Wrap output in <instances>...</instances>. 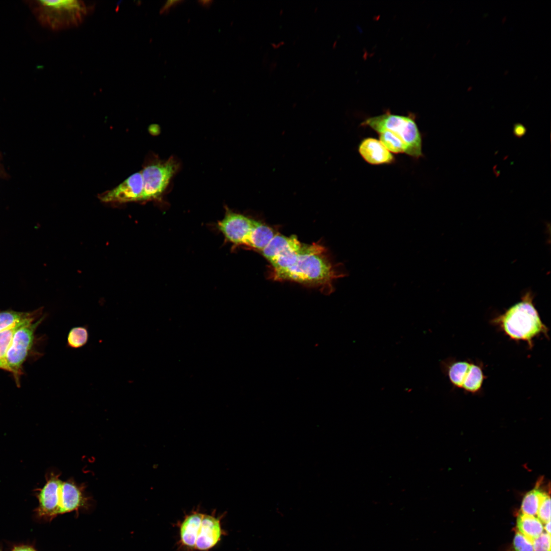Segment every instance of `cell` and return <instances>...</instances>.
<instances>
[{
  "mask_svg": "<svg viewBox=\"0 0 551 551\" xmlns=\"http://www.w3.org/2000/svg\"><path fill=\"white\" fill-rule=\"evenodd\" d=\"M221 516L205 514L196 539L195 549L208 551L220 541L224 531L221 527Z\"/></svg>",
  "mask_w": 551,
  "mask_h": 551,
  "instance_id": "cell-11",
  "label": "cell"
},
{
  "mask_svg": "<svg viewBox=\"0 0 551 551\" xmlns=\"http://www.w3.org/2000/svg\"><path fill=\"white\" fill-rule=\"evenodd\" d=\"M534 551H550V535L541 533L533 542Z\"/></svg>",
  "mask_w": 551,
  "mask_h": 551,
  "instance_id": "cell-26",
  "label": "cell"
},
{
  "mask_svg": "<svg viewBox=\"0 0 551 551\" xmlns=\"http://www.w3.org/2000/svg\"><path fill=\"white\" fill-rule=\"evenodd\" d=\"M89 339V332L85 326L72 328L67 337V345L72 348H79L84 346Z\"/></svg>",
  "mask_w": 551,
  "mask_h": 551,
  "instance_id": "cell-23",
  "label": "cell"
},
{
  "mask_svg": "<svg viewBox=\"0 0 551 551\" xmlns=\"http://www.w3.org/2000/svg\"><path fill=\"white\" fill-rule=\"evenodd\" d=\"M42 21L55 30L78 27L89 12V7L82 1H39Z\"/></svg>",
  "mask_w": 551,
  "mask_h": 551,
  "instance_id": "cell-4",
  "label": "cell"
},
{
  "mask_svg": "<svg viewBox=\"0 0 551 551\" xmlns=\"http://www.w3.org/2000/svg\"><path fill=\"white\" fill-rule=\"evenodd\" d=\"M274 235L271 228L257 221L249 235L245 246L261 251Z\"/></svg>",
  "mask_w": 551,
  "mask_h": 551,
  "instance_id": "cell-16",
  "label": "cell"
},
{
  "mask_svg": "<svg viewBox=\"0 0 551 551\" xmlns=\"http://www.w3.org/2000/svg\"><path fill=\"white\" fill-rule=\"evenodd\" d=\"M60 473L49 472L46 476V483L37 489L39 502L36 511L37 516L46 520H52L59 515V490L62 480Z\"/></svg>",
  "mask_w": 551,
  "mask_h": 551,
  "instance_id": "cell-8",
  "label": "cell"
},
{
  "mask_svg": "<svg viewBox=\"0 0 551 551\" xmlns=\"http://www.w3.org/2000/svg\"><path fill=\"white\" fill-rule=\"evenodd\" d=\"M35 320H28L18 323L10 328L0 332V368L5 369V358L8 350L11 345L13 337L16 331L27 323Z\"/></svg>",
  "mask_w": 551,
  "mask_h": 551,
  "instance_id": "cell-21",
  "label": "cell"
},
{
  "mask_svg": "<svg viewBox=\"0 0 551 551\" xmlns=\"http://www.w3.org/2000/svg\"><path fill=\"white\" fill-rule=\"evenodd\" d=\"M143 181L141 171L137 172L114 188L99 195L103 202L123 204L142 201Z\"/></svg>",
  "mask_w": 551,
  "mask_h": 551,
  "instance_id": "cell-10",
  "label": "cell"
},
{
  "mask_svg": "<svg viewBox=\"0 0 551 551\" xmlns=\"http://www.w3.org/2000/svg\"><path fill=\"white\" fill-rule=\"evenodd\" d=\"M470 364L466 361H444L441 363L443 371L447 374L451 383L455 387L461 388Z\"/></svg>",
  "mask_w": 551,
  "mask_h": 551,
  "instance_id": "cell-18",
  "label": "cell"
},
{
  "mask_svg": "<svg viewBox=\"0 0 551 551\" xmlns=\"http://www.w3.org/2000/svg\"><path fill=\"white\" fill-rule=\"evenodd\" d=\"M359 152L365 161L372 165L390 164L394 161L393 155L381 141L373 138L363 139L359 145Z\"/></svg>",
  "mask_w": 551,
  "mask_h": 551,
  "instance_id": "cell-12",
  "label": "cell"
},
{
  "mask_svg": "<svg viewBox=\"0 0 551 551\" xmlns=\"http://www.w3.org/2000/svg\"><path fill=\"white\" fill-rule=\"evenodd\" d=\"M183 2V1H173L169 0L166 1L163 6L161 8L160 12V13H165L168 12L171 8L174 7L176 5Z\"/></svg>",
  "mask_w": 551,
  "mask_h": 551,
  "instance_id": "cell-27",
  "label": "cell"
},
{
  "mask_svg": "<svg viewBox=\"0 0 551 551\" xmlns=\"http://www.w3.org/2000/svg\"><path fill=\"white\" fill-rule=\"evenodd\" d=\"M297 237L275 235L269 243L261 251L263 256L269 262L289 248L297 241Z\"/></svg>",
  "mask_w": 551,
  "mask_h": 551,
  "instance_id": "cell-17",
  "label": "cell"
},
{
  "mask_svg": "<svg viewBox=\"0 0 551 551\" xmlns=\"http://www.w3.org/2000/svg\"><path fill=\"white\" fill-rule=\"evenodd\" d=\"M379 134V140L388 151L395 154L405 153L407 154L408 151L407 145L394 133L386 130L382 131Z\"/></svg>",
  "mask_w": 551,
  "mask_h": 551,
  "instance_id": "cell-20",
  "label": "cell"
},
{
  "mask_svg": "<svg viewBox=\"0 0 551 551\" xmlns=\"http://www.w3.org/2000/svg\"><path fill=\"white\" fill-rule=\"evenodd\" d=\"M257 221L227 210L217 223V228L226 240L235 245H245L248 236Z\"/></svg>",
  "mask_w": 551,
  "mask_h": 551,
  "instance_id": "cell-7",
  "label": "cell"
},
{
  "mask_svg": "<svg viewBox=\"0 0 551 551\" xmlns=\"http://www.w3.org/2000/svg\"><path fill=\"white\" fill-rule=\"evenodd\" d=\"M12 551H36L34 548L27 546L21 545L15 547Z\"/></svg>",
  "mask_w": 551,
  "mask_h": 551,
  "instance_id": "cell-29",
  "label": "cell"
},
{
  "mask_svg": "<svg viewBox=\"0 0 551 551\" xmlns=\"http://www.w3.org/2000/svg\"><path fill=\"white\" fill-rule=\"evenodd\" d=\"M485 378L481 367L470 363L462 388L469 392H477L481 389Z\"/></svg>",
  "mask_w": 551,
  "mask_h": 551,
  "instance_id": "cell-19",
  "label": "cell"
},
{
  "mask_svg": "<svg viewBox=\"0 0 551 551\" xmlns=\"http://www.w3.org/2000/svg\"><path fill=\"white\" fill-rule=\"evenodd\" d=\"M527 132L526 128L522 124L517 123L514 125L513 133L517 137H522Z\"/></svg>",
  "mask_w": 551,
  "mask_h": 551,
  "instance_id": "cell-28",
  "label": "cell"
},
{
  "mask_svg": "<svg viewBox=\"0 0 551 551\" xmlns=\"http://www.w3.org/2000/svg\"><path fill=\"white\" fill-rule=\"evenodd\" d=\"M513 545L515 551H534L532 542L519 532L515 535Z\"/></svg>",
  "mask_w": 551,
  "mask_h": 551,
  "instance_id": "cell-25",
  "label": "cell"
},
{
  "mask_svg": "<svg viewBox=\"0 0 551 551\" xmlns=\"http://www.w3.org/2000/svg\"><path fill=\"white\" fill-rule=\"evenodd\" d=\"M543 492L535 488L529 491L523 497L521 506V512L528 515H537L539 503Z\"/></svg>",
  "mask_w": 551,
  "mask_h": 551,
  "instance_id": "cell-22",
  "label": "cell"
},
{
  "mask_svg": "<svg viewBox=\"0 0 551 551\" xmlns=\"http://www.w3.org/2000/svg\"><path fill=\"white\" fill-rule=\"evenodd\" d=\"M272 278L321 287H332L338 273L327 256L324 247L315 243L304 244L299 240L269 262Z\"/></svg>",
  "mask_w": 551,
  "mask_h": 551,
  "instance_id": "cell-1",
  "label": "cell"
},
{
  "mask_svg": "<svg viewBox=\"0 0 551 551\" xmlns=\"http://www.w3.org/2000/svg\"><path fill=\"white\" fill-rule=\"evenodd\" d=\"M204 514L193 511L187 515L180 525V542L189 550L195 548V543Z\"/></svg>",
  "mask_w": 551,
  "mask_h": 551,
  "instance_id": "cell-13",
  "label": "cell"
},
{
  "mask_svg": "<svg viewBox=\"0 0 551 551\" xmlns=\"http://www.w3.org/2000/svg\"><path fill=\"white\" fill-rule=\"evenodd\" d=\"M45 316L37 320L26 323L15 333L5 358V369L11 372L17 385L19 384L22 364L31 350L37 327L44 319Z\"/></svg>",
  "mask_w": 551,
  "mask_h": 551,
  "instance_id": "cell-5",
  "label": "cell"
},
{
  "mask_svg": "<svg viewBox=\"0 0 551 551\" xmlns=\"http://www.w3.org/2000/svg\"><path fill=\"white\" fill-rule=\"evenodd\" d=\"M43 307L31 312L13 310L0 311V332L18 323L28 320H35L42 314Z\"/></svg>",
  "mask_w": 551,
  "mask_h": 551,
  "instance_id": "cell-14",
  "label": "cell"
},
{
  "mask_svg": "<svg viewBox=\"0 0 551 551\" xmlns=\"http://www.w3.org/2000/svg\"><path fill=\"white\" fill-rule=\"evenodd\" d=\"M199 4L203 7H209L213 3L212 1H198Z\"/></svg>",
  "mask_w": 551,
  "mask_h": 551,
  "instance_id": "cell-30",
  "label": "cell"
},
{
  "mask_svg": "<svg viewBox=\"0 0 551 551\" xmlns=\"http://www.w3.org/2000/svg\"><path fill=\"white\" fill-rule=\"evenodd\" d=\"M177 169L172 159L155 163L145 167L141 171L143 181L142 201L157 198L168 185Z\"/></svg>",
  "mask_w": 551,
  "mask_h": 551,
  "instance_id": "cell-6",
  "label": "cell"
},
{
  "mask_svg": "<svg viewBox=\"0 0 551 551\" xmlns=\"http://www.w3.org/2000/svg\"><path fill=\"white\" fill-rule=\"evenodd\" d=\"M537 515L542 523H545L550 521V498L549 495L545 492L541 496Z\"/></svg>",
  "mask_w": 551,
  "mask_h": 551,
  "instance_id": "cell-24",
  "label": "cell"
},
{
  "mask_svg": "<svg viewBox=\"0 0 551 551\" xmlns=\"http://www.w3.org/2000/svg\"><path fill=\"white\" fill-rule=\"evenodd\" d=\"M544 529L546 531V533L550 535V521H549L545 523Z\"/></svg>",
  "mask_w": 551,
  "mask_h": 551,
  "instance_id": "cell-31",
  "label": "cell"
},
{
  "mask_svg": "<svg viewBox=\"0 0 551 551\" xmlns=\"http://www.w3.org/2000/svg\"><path fill=\"white\" fill-rule=\"evenodd\" d=\"M380 133L389 131L399 137L407 146V154L418 158L422 156L421 135L412 116L386 113L367 118L362 123Z\"/></svg>",
  "mask_w": 551,
  "mask_h": 551,
  "instance_id": "cell-3",
  "label": "cell"
},
{
  "mask_svg": "<svg viewBox=\"0 0 551 551\" xmlns=\"http://www.w3.org/2000/svg\"><path fill=\"white\" fill-rule=\"evenodd\" d=\"M86 486L77 483L73 479L62 481L59 490V515L86 509L91 498L85 493Z\"/></svg>",
  "mask_w": 551,
  "mask_h": 551,
  "instance_id": "cell-9",
  "label": "cell"
},
{
  "mask_svg": "<svg viewBox=\"0 0 551 551\" xmlns=\"http://www.w3.org/2000/svg\"><path fill=\"white\" fill-rule=\"evenodd\" d=\"M493 322L511 339L525 341L530 348L533 347L535 337L541 335L548 337V329L542 321L530 292L520 302L495 318Z\"/></svg>",
  "mask_w": 551,
  "mask_h": 551,
  "instance_id": "cell-2",
  "label": "cell"
},
{
  "mask_svg": "<svg viewBox=\"0 0 551 551\" xmlns=\"http://www.w3.org/2000/svg\"><path fill=\"white\" fill-rule=\"evenodd\" d=\"M516 526L519 532L531 542L544 530L542 522L537 517L522 512L517 517Z\"/></svg>",
  "mask_w": 551,
  "mask_h": 551,
  "instance_id": "cell-15",
  "label": "cell"
}]
</instances>
